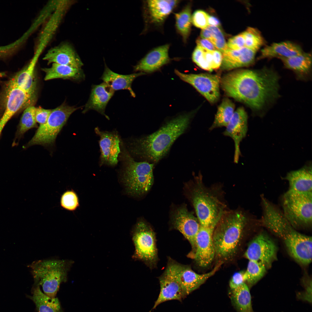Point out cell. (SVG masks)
<instances>
[{"label": "cell", "mask_w": 312, "mask_h": 312, "mask_svg": "<svg viewBox=\"0 0 312 312\" xmlns=\"http://www.w3.org/2000/svg\"><path fill=\"white\" fill-rule=\"evenodd\" d=\"M278 79L275 72L266 68L242 69L225 75L220 84L228 96L258 111L277 96Z\"/></svg>", "instance_id": "cell-1"}, {"label": "cell", "mask_w": 312, "mask_h": 312, "mask_svg": "<svg viewBox=\"0 0 312 312\" xmlns=\"http://www.w3.org/2000/svg\"><path fill=\"white\" fill-rule=\"evenodd\" d=\"M193 116L192 113L179 116L152 134L136 139L132 144V152L144 161L154 164L157 163L186 130Z\"/></svg>", "instance_id": "cell-2"}, {"label": "cell", "mask_w": 312, "mask_h": 312, "mask_svg": "<svg viewBox=\"0 0 312 312\" xmlns=\"http://www.w3.org/2000/svg\"><path fill=\"white\" fill-rule=\"evenodd\" d=\"M248 220L246 213L240 209L224 211L213 235L217 258L227 260L234 256Z\"/></svg>", "instance_id": "cell-3"}, {"label": "cell", "mask_w": 312, "mask_h": 312, "mask_svg": "<svg viewBox=\"0 0 312 312\" xmlns=\"http://www.w3.org/2000/svg\"><path fill=\"white\" fill-rule=\"evenodd\" d=\"M216 190L205 185L200 174L184 185V194L193 206L201 226L210 225L225 210L226 206Z\"/></svg>", "instance_id": "cell-4"}, {"label": "cell", "mask_w": 312, "mask_h": 312, "mask_svg": "<svg viewBox=\"0 0 312 312\" xmlns=\"http://www.w3.org/2000/svg\"><path fill=\"white\" fill-rule=\"evenodd\" d=\"M73 263L71 260L57 259L34 261L29 266L34 286H41L46 295L55 297L60 284L67 281L68 272Z\"/></svg>", "instance_id": "cell-5"}, {"label": "cell", "mask_w": 312, "mask_h": 312, "mask_svg": "<svg viewBox=\"0 0 312 312\" xmlns=\"http://www.w3.org/2000/svg\"><path fill=\"white\" fill-rule=\"evenodd\" d=\"M124 155L123 179L127 191L135 196H143L153 185L154 164L144 161H137L128 154Z\"/></svg>", "instance_id": "cell-6"}, {"label": "cell", "mask_w": 312, "mask_h": 312, "mask_svg": "<svg viewBox=\"0 0 312 312\" xmlns=\"http://www.w3.org/2000/svg\"><path fill=\"white\" fill-rule=\"evenodd\" d=\"M282 211L294 228L310 226L312 222V194L288 190L282 198Z\"/></svg>", "instance_id": "cell-7"}, {"label": "cell", "mask_w": 312, "mask_h": 312, "mask_svg": "<svg viewBox=\"0 0 312 312\" xmlns=\"http://www.w3.org/2000/svg\"><path fill=\"white\" fill-rule=\"evenodd\" d=\"M135 247L133 257L143 262L151 269L157 267L158 261L155 233L143 220L138 222L132 234Z\"/></svg>", "instance_id": "cell-8"}, {"label": "cell", "mask_w": 312, "mask_h": 312, "mask_svg": "<svg viewBox=\"0 0 312 312\" xmlns=\"http://www.w3.org/2000/svg\"><path fill=\"white\" fill-rule=\"evenodd\" d=\"M77 109L74 107L63 104L51 109L46 123L40 125L25 148L36 145L45 146L53 145L70 115Z\"/></svg>", "instance_id": "cell-9"}, {"label": "cell", "mask_w": 312, "mask_h": 312, "mask_svg": "<svg viewBox=\"0 0 312 312\" xmlns=\"http://www.w3.org/2000/svg\"><path fill=\"white\" fill-rule=\"evenodd\" d=\"M2 115L11 118L18 112L33 105L36 93L30 92L12 77L6 82L3 92Z\"/></svg>", "instance_id": "cell-10"}, {"label": "cell", "mask_w": 312, "mask_h": 312, "mask_svg": "<svg viewBox=\"0 0 312 312\" xmlns=\"http://www.w3.org/2000/svg\"><path fill=\"white\" fill-rule=\"evenodd\" d=\"M170 223L172 229L179 231L189 241L192 247L189 256L193 257L196 250V238L201 226L197 218L183 204L171 209Z\"/></svg>", "instance_id": "cell-11"}, {"label": "cell", "mask_w": 312, "mask_h": 312, "mask_svg": "<svg viewBox=\"0 0 312 312\" xmlns=\"http://www.w3.org/2000/svg\"><path fill=\"white\" fill-rule=\"evenodd\" d=\"M175 74L183 81L193 86L209 102H217L220 96L221 78L217 74H185L175 69Z\"/></svg>", "instance_id": "cell-12"}, {"label": "cell", "mask_w": 312, "mask_h": 312, "mask_svg": "<svg viewBox=\"0 0 312 312\" xmlns=\"http://www.w3.org/2000/svg\"><path fill=\"white\" fill-rule=\"evenodd\" d=\"M177 263L174 260L168 257L166 268L158 278L160 292L152 310L165 301L174 300L181 302L186 297L177 278Z\"/></svg>", "instance_id": "cell-13"}, {"label": "cell", "mask_w": 312, "mask_h": 312, "mask_svg": "<svg viewBox=\"0 0 312 312\" xmlns=\"http://www.w3.org/2000/svg\"><path fill=\"white\" fill-rule=\"evenodd\" d=\"M221 216L209 226H200L196 238V250L193 257L200 267H205L210 265L215 256L213 235Z\"/></svg>", "instance_id": "cell-14"}, {"label": "cell", "mask_w": 312, "mask_h": 312, "mask_svg": "<svg viewBox=\"0 0 312 312\" xmlns=\"http://www.w3.org/2000/svg\"><path fill=\"white\" fill-rule=\"evenodd\" d=\"M277 247L274 242L264 233H260L251 241L244 255L249 260L269 266L276 258Z\"/></svg>", "instance_id": "cell-15"}, {"label": "cell", "mask_w": 312, "mask_h": 312, "mask_svg": "<svg viewBox=\"0 0 312 312\" xmlns=\"http://www.w3.org/2000/svg\"><path fill=\"white\" fill-rule=\"evenodd\" d=\"M283 239L292 257L303 265L310 263L312 260L311 236L301 234L294 229Z\"/></svg>", "instance_id": "cell-16"}, {"label": "cell", "mask_w": 312, "mask_h": 312, "mask_svg": "<svg viewBox=\"0 0 312 312\" xmlns=\"http://www.w3.org/2000/svg\"><path fill=\"white\" fill-rule=\"evenodd\" d=\"M248 115L243 107L235 111L233 115L223 132L225 136L233 140L235 145L234 162L237 164L241 155L240 144L246 137L248 131Z\"/></svg>", "instance_id": "cell-17"}, {"label": "cell", "mask_w": 312, "mask_h": 312, "mask_svg": "<svg viewBox=\"0 0 312 312\" xmlns=\"http://www.w3.org/2000/svg\"><path fill=\"white\" fill-rule=\"evenodd\" d=\"M222 263V261L219 262L209 272L199 274L194 271L190 266L177 262V278L185 296L198 288L208 278L214 274Z\"/></svg>", "instance_id": "cell-18"}, {"label": "cell", "mask_w": 312, "mask_h": 312, "mask_svg": "<svg viewBox=\"0 0 312 312\" xmlns=\"http://www.w3.org/2000/svg\"><path fill=\"white\" fill-rule=\"evenodd\" d=\"M95 131L100 137L99 144L101 164L110 166L116 165L120 152V141L118 135L113 133L101 131L97 127L95 128Z\"/></svg>", "instance_id": "cell-19"}, {"label": "cell", "mask_w": 312, "mask_h": 312, "mask_svg": "<svg viewBox=\"0 0 312 312\" xmlns=\"http://www.w3.org/2000/svg\"><path fill=\"white\" fill-rule=\"evenodd\" d=\"M169 45L157 47L148 52L133 67L134 71L151 73L159 69L170 61Z\"/></svg>", "instance_id": "cell-20"}, {"label": "cell", "mask_w": 312, "mask_h": 312, "mask_svg": "<svg viewBox=\"0 0 312 312\" xmlns=\"http://www.w3.org/2000/svg\"><path fill=\"white\" fill-rule=\"evenodd\" d=\"M179 3L178 0L146 1L144 8L146 21L155 25L161 24Z\"/></svg>", "instance_id": "cell-21"}, {"label": "cell", "mask_w": 312, "mask_h": 312, "mask_svg": "<svg viewBox=\"0 0 312 312\" xmlns=\"http://www.w3.org/2000/svg\"><path fill=\"white\" fill-rule=\"evenodd\" d=\"M51 63L81 68L83 64L73 48L69 44H64L49 50L43 58Z\"/></svg>", "instance_id": "cell-22"}, {"label": "cell", "mask_w": 312, "mask_h": 312, "mask_svg": "<svg viewBox=\"0 0 312 312\" xmlns=\"http://www.w3.org/2000/svg\"><path fill=\"white\" fill-rule=\"evenodd\" d=\"M312 164L309 162L300 169L291 171L285 179L288 182V191L296 193L312 194Z\"/></svg>", "instance_id": "cell-23"}, {"label": "cell", "mask_w": 312, "mask_h": 312, "mask_svg": "<svg viewBox=\"0 0 312 312\" xmlns=\"http://www.w3.org/2000/svg\"><path fill=\"white\" fill-rule=\"evenodd\" d=\"M114 92L113 90L104 82L99 85H93L90 97L82 113H85L90 110H94L109 119V117L105 114V110Z\"/></svg>", "instance_id": "cell-24"}, {"label": "cell", "mask_w": 312, "mask_h": 312, "mask_svg": "<svg viewBox=\"0 0 312 312\" xmlns=\"http://www.w3.org/2000/svg\"><path fill=\"white\" fill-rule=\"evenodd\" d=\"M256 53L245 47L237 50L228 48L223 53L221 67L223 70H229L249 66L254 62Z\"/></svg>", "instance_id": "cell-25"}, {"label": "cell", "mask_w": 312, "mask_h": 312, "mask_svg": "<svg viewBox=\"0 0 312 312\" xmlns=\"http://www.w3.org/2000/svg\"><path fill=\"white\" fill-rule=\"evenodd\" d=\"M303 52L300 46L291 41L274 43L261 50L258 59L277 58L281 60L296 55Z\"/></svg>", "instance_id": "cell-26"}, {"label": "cell", "mask_w": 312, "mask_h": 312, "mask_svg": "<svg viewBox=\"0 0 312 312\" xmlns=\"http://www.w3.org/2000/svg\"><path fill=\"white\" fill-rule=\"evenodd\" d=\"M104 72L101 79L114 91L120 90H127L131 96L135 97V94L132 89L133 81L137 77L145 75L141 72L128 75H122L115 73L111 70L105 63Z\"/></svg>", "instance_id": "cell-27"}, {"label": "cell", "mask_w": 312, "mask_h": 312, "mask_svg": "<svg viewBox=\"0 0 312 312\" xmlns=\"http://www.w3.org/2000/svg\"><path fill=\"white\" fill-rule=\"evenodd\" d=\"M45 74L44 79L47 81L55 79L61 78L80 81L85 78L84 74L81 68L53 63L49 68L42 69Z\"/></svg>", "instance_id": "cell-28"}, {"label": "cell", "mask_w": 312, "mask_h": 312, "mask_svg": "<svg viewBox=\"0 0 312 312\" xmlns=\"http://www.w3.org/2000/svg\"><path fill=\"white\" fill-rule=\"evenodd\" d=\"M29 298L35 303L38 312H63L58 298L47 296L39 286H34Z\"/></svg>", "instance_id": "cell-29"}, {"label": "cell", "mask_w": 312, "mask_h": 312, "mask_svg": "<svg viewBox=\"0 0 312 312\" xmlns=\"http://www.w3.org/2000/svg\"><path fill=\"white\" fill-rule=\"evenodd\" d=\"M286 68L293 71L299 77L309 74L312 64L311 54L303 52L301 53L281 60Z\"/></svg>", "instance_id": "cell-30"}, {"label": "cell", "mask_w": 312, "mask_h": 312, "mask_svg": "<svg viewBox=\"0 0 312 312\" xmlns=\"http://www.w3.org/2000/svg\"><path fill=\"white\" fill-rule=\"evenodd\" d=\"M231 298L238 312H254L252 307L249 289L245 283L231 290Z\"/></svg>", "instance_id": "cell-31"}, {"label": "cell", "mask_w": 312, "mask_h": 312, "mask_svg": "<svg viewBox=\"0 0 312 312\" xmlns=\"http://www.w3.org/2000/svg\"><path fill=\"white\" fill-rule=\"evenodd\" d=\"M235 107L234 104L231 100L224 99L218 107L214 120L209 130L226 127L233 115Z\"/></svg>", "instance_id": "cell-32"}, {"label": "cell", "mask_w": 312, "mask_h": 312, "mask_svg": "<svg viewBox=\"0 0 312 312\" xmlns=\"http://www.w3.org/2000/svg\"><path fill=\"white\" fill-rule=\"evenodd\" d=\"M35 108L33 105L25 109L17 127L13 144L16 145L21 138L28 130L37 127L35 118Z\"/></svg>", "instance_id": "cell-33"}, {"label": "cell", "mask_w": 312, "mask_h": 312, "mask_svg": "<svg viewBox=\"0 0 312 312\" xmlns=\"http://www.w3.org/2000/svg\"><path fill=\"white\" fill-rule=\"evenodd\" d=\"M191 11V5L189 4L180 12L175 14L176 28L184 42L186 41L190 31Z\"/></svg>", "instance_id": "cell-34"}, {"label": "cell", "mask_w": 312, "mask_h": 312, "mask_svg": "<svg viewBox=\"0 0 312 312\" xmlns=\"http://www.w3.org/2000/svg\"><path fill=\"white\" fill-rule=\"evenodd\" d=\"M200 37L209 40L216 48L223 53L229 48L223 34L221 30L216 27L208 26L203 29L200 33Z\"/></svg>", "instance_id": "cell-35"}, {"label": "cell", "mask_w": 312, "mask_h": 312, "mask_svg": "<svg viewBox=\"0 0 312 312\" xmlns=\"http://www.w3.org/2000/svg\"><path fill=\"white\" fill-rule=\"evenodd\" d=\"M266 267L261 262L249 260L247 269L244 273L245 281L251 286L256 284L265 273Z\"/></svg>", "instance_id": "cell-36"}, {"label": "cell", "mask_w": 312, "mask_h": 312, "mask_svg": "<svg viewBox=\"0 0 312 312\" xmlns=\"http://www.w3.org/2000/svg\"><path fill=\"white\" fill-rule=\"evenodd\" d=\"M241 34L244 39L245 47L256 52L265 44L261 33L256 28L248 27Z\"/></svg>", "instance_id": "cell-37"}, {"label": "cell", "mask_w": 312, "mask_h": 312, "mask_svg": "<svg viewBox=\"0 0 312 312\" xmlns=\"http://www.w3.org/2000/svg\"><path fill=\"white\" fill-rule=\"evenodd\" d=\"M60 205L63 208L68 210H75L79 206L78 198L76 193L72 190L65 192L61 197Z\"/></svg>", "instance_id": "cell-38"}, {"label": "cell", "mask_w": 312, "mask_h": 312, "mask_svg": "<svg viewBox=\"0 0 312 312\" xmlns=\"http://www.w3.org/2000/svg\"><path fill=\"white\" fill-rule=\"evenodd\" d=\"M209 14L202 10L195 11L192 16V21L196 27L203 29L209 26L208 23Z\"/></svg>", "instance_id": "cell-39"}, {"label": "cell", "mask_w": 312, "mask_h": 312, "mask_svg": "<svg viewBox=\"0 0 312 312\" xmlns=\"http://www.w3.org/2000/svg\"><path fill=\"white\" fill-rule=\"evenodd\" d=\"M227 44L230 49L234 50H239L245 47L244 38L241 34L230 38Z\"/></svg>", "instance_id": "cell-40"}, {"label": "cell", "mask_w": 312, "mask_h": 312, "mask_svg": "<svg viewBox=\"0 0 312 312\" xmlns=\"http://www.w3.org/2000/svg\"><path fill=\"white\" fill-rule=\"evenodd\" d=\"M51 109H46L41 107L35 108V118L36 122L40 125L46 123L49 116Z\"/></svg>", "instance_id": "cell-41"}, {"label": "cell", "mask_w": 312, "mask_h": 312, "mask_svg": "<svg viewBox=\"0 0 312 312\" xmlns=\"http://www.w3.org/2000/svg\"><path fill=\"white\" fill-rule=\"evenodd\" d=\"M244 273L243 271H240L235 273L229 282V286L231 290L238 287L244 283Z\"/></svg>", "instance_id": "cell-42"}, {"label": "cell", "mask_w": 312, "mask_h": 312, "mask_svg": "<svg viewBox=\"0 0 312 312\" xmlns=\"http://www.w3.org/2000/svg\"><path fill=\"white\" fill-rule=\"evenodd\" d=\"M197 46H199L205 51L212 52L216 50V48L212 43L209 40L201 38H198L196 40Z\"/></svg>", "instance_id": "cell-43"}, {"label": "cell", "mask_w": 312, "mask_h": 312, "mask_svg": "<svg viewBox=\"0 0 312 312\" xmlns=\"http://www.w3.org/2000/svg\"><path fill=\"white\" fill-rule=\"evenodd\" d=\"M209 25L219 27L220 25L219 20L217 18L213 16H209L208 19Z\"/></svg>", "instance_id": "cell-44"}]
</instances>
